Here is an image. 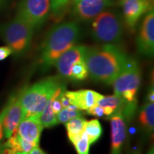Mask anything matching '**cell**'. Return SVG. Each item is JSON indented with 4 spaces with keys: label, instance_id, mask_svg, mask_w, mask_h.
Masks as SVG:
<instances>
[{
    "label": "cell",
    "instance_id": "12",
    "mask_svg": "<svg viewBox=\"0 0 154 154\" xmlns=\"http://www.w3.org/2000/svg\"><path fill=\"white\" fill-rule=\"evenodd\" d=\"M74 13L80 20L93 19L113 5L111 0H79L74 2Z\"/></svg>",
    "mask_w": 154,
    "mask_h": 154
},
{
    "label": "cell",
    "instance_id": "20",
    "mask_svg": "<svg viewBox=\"0 0 154 154\" xmlns=\"http://www.w3.org/2000/svg\"><path fill=\"white\" fill-rule=\"evenodd\" d=\"M84 132L87 135L90 144H92L99 139L103 133V129L98 119H92L89 121H86Z\"/></svg>",
    "mask_w": 154,
    "mask_h": 154
},
{
    "label": "cell",
    "instance_id": "1",
    "mask_svg": "<svg viewBox=\"0 0 154 154\" xmlns=\"http://www.w3.org/2000/svg\"><path fill=\"white\" fill-rule=\"evenodd\" d=\"M129 57L116 44H106L101 47H88L85 62L92 79L112 84Z\"/></svg>",
    "mask_w": 154,
    "mask_h": 154
},
{
    "label": "cell",
    "instance_id": "25",
    "mask_svg": "<svg viewBox=\"0 0 154 154\" xmlns=\"http://www.w3.org/2000/svg\"><path fill=\"white\" fill-rule=\"evenodd\" d=\"M78 154H88L89 153L90 142L85 132H83L82 136L73 144Z\"/></svg>",
    "mask_w": 154,
    "mask_h": 154
},
{
    "label": "cell",
    "instance_id": "26",
    "mask_svg": "<svg viewBox=\"0 0 154 154\" xmlns=\"http://www.w3.org/2000/svg\"><path fill=\"white\" fill-rule=\"evenodd\" d=\"M86 112L88 115L94 116L96 117H103V116H105L103 108L99 106L98 104H95L90 109H88V110H86Z\"/></svg>",
    "mask_w": 154,
    "mask_h": 154
},
{
    "label": "cell",
    "instance_id": "9",
    "mask_svg": "<svg viewBox=\"0 0 154 154\" xmlns=\"http://www.w3.org/2000/svg\"><path fill=\"white\" fill-rule=\"evenodd\" d=\"M138 52L147 57L154 54V12L153 9L146 13L140 24L136 38Z\"/></svg>",
    "mask_w": 154,
    "mask_h": 154
},
{
    "label": "cell",
    "instance_id": "4",
    "mask_svg": "<svg viewBox=\"0 0 154 154\" xmlns=\"http://www.w3.org/2000/svg\"><path fill=\"white\" fill-rule=\"evenodd\" d=\"M63 85V79L59 76H49L24 88L19 93L22 119L41 114L54 92Z\"/></svg>",
    "mask_w": 154,
    "mask_h": 154
},
{
    "label": "cell",
    "instance_id": "22",
    "mask_svg": "<svg viewBox=\"0 0 154 154\" xmlns=\"http://www.w3.org/2000/svg\"><path fill=\"white\" fill-rule=\"evenodd\" d=\"M88 76V68L85 61H78L73 65L71 69L70 80L81 82L85 80Z\"/></svg>",
    "mask_w": 154,
    "mask_h": 154
},
{
    "label": "cell",
    "instance_id": "32",
    "mask_svg": "<svg viewBox=\"0 0 154 154\" xmlns=\"http://www.w3.org/2000/svg\"><path fill=\"white\" fill-rule=\"evenodd\" d=\"M128 154H141V153H140V151L139 149H136L133 150L131 151H129Z\"/></svg>",
    "mask_w": 154,
    "mask_h": 154
},
{
    "label": "cell",
    "instance_id": "6",
    "mask_svg": "<svg viewBox=\"0 0 154 154\" xmlns=\"http://www.w3.org/2000/svg\"><path fill=\"white\" fill-rule=\"evenodd\" d=\"M91 36L95 41L101 43L118 44L123 36L121 19L114 13L102 11L92 23Z\"/></svg>",
    "mask_w": 154,
    "mask_h": 154
},
{
    "label": "cell",
    "instance_id": "30",
    "mask_svg": "<svg viewBox=\"0 0 154 154\" xmlns=\"http://www.w3.org/2000/svg\"><path fill=\"white\" fill-rule=\"evenodd\" d=\"M29 154H47V153H46L44 151H42V150L40 149L38 146H36V147H34V149L29 152Z\"/></svg>",
    "mask_w": 154,
    "mask_h": 154
},
{
    "label": "cell",
    "instance_id": "27",
    "mask_svg": "<svg viewBox=\"0 0 154 154\" xmlns=\"http://www.w3.org/2000/svg\"><path fill=\"white\" fill-rule=\"evenodd\" d=\"M9 106V101H7V103H6V105L5 106V107L3 108V109L2 110L1 112H0V143L2 140L3 138L5 137L4 136V131H3V120H4V117L6 114V112H7V109H8Z\"/></svg>",
    "mask_w": 154,
    "mask_h": 154
},
{
    "label": "cell",
    "instance_id": "14",
    "mask_svg": "<svg viewBox=\"0 0 154 154\" xmlns=\"http://www.w3.org/2000/svg\"><path fill=\"white\" fill-rule=\"evenodd\" d=\"M43 128L39 120V116H32L21 120L17 132L22 138L38 146Z\"/></svg>",
    "mask_w": 154,
    "mask_h": 154
},
{
    "label": "cell",
    "instance_id": "17",
    "mask_svg": "<svg viewBox=\"0 0 154 154\" xmlns=\"http://www.w3.org/2000/svg\"><path fill=\"white\" fill-rule=\"evenodd\" d=\"M3 145L10 150L12 154H29L34 147L38 146L36 144L22 138L17 132L7 138Z\"/></svg>",
    "mask_w": 154,
    "mask_h": 154
},
{
    "label": "cell",
    "instance_id": "23",
    "mask_svg": "<svg viewBox=\"0 0 154 154\" xmlns=\"http://www.w3.org/2000/svg\"><path fill=\"white\" fill-rule=\"evenodd\" d=\"M70 0H51L50 12L57 21L61 20L66 11Z\"/></svg>",
    "mask_w": 154,
    "mask_h": 154
},
{
    "label": "cell",
    "instance_id": "24",
    "mask_svg": "<svg viewBox=\"0 0 154 154\" xmlns=\"http://www.w3.org/2000/svg\"><path fill=\"white\" fill-rule=\"evenodd\" d=\"M82 113L80 110L77 109L74 106L70 105L68 107L62 109L59 113L56 115L58 124H65L71 119L76 117L82 116Z\"/></svg>",
    "mask_w": 154,
    "mask_h": 154
},
{
    "label": "cell",
    "instance_id": "31",
    "mask_svg": "<svg viewBox=\"0 0 154 154\" xmlns=\"http://www.w3.org/2000/svg\"><path fill=\"white\" fill-rule=\"evenodd\" d=\"M0 154H12L10 150L5 147L3 144L0 143Z\"/></svg>",
    "mask_w": 154,
    "mask_h": 154
},
{
    "label": "cell",
    "instance_id": "7",
    "mask_svg": "<svg viewBox=\"0 0 154 154\" xmlns=\"http://www.w3.org/2000/svg\"><path fill=\"white\" fill-rule=\"evenodd\" d=\"M51 0H22L17 16L24 19L34 29L42 26L50 14Z\"/></svg>",
    "mask_w": 154,
    "mask_h": 154
},
{
    "label": "cell",
    "instance_id": "29",
    "mask_svg": "<svg viewBox=\"0 0 154 154\" xmlns=\"http://www.w3.org/2000/svg\"><path fill=\"white\" fill-rule=\"evenodd\" d=\"M147 102H150V103H153L154 102V91H153V86H151L149 88V91H148L147 96Z\"/></svg>",
    "mask_w": 154,
    "mask_h": 154
},
{
    "label": "cell",
    "instance_id": "19",
    "mask_svg": "<svg viewBox=\"0 0 154 154\" xmlns=\"http://www.w3.org/2000/svg\"><path fill=\"white\" fill-rule=\"evenodd\" d=\"M86 120L82 116L74 118L65 123L67 136L71 143L74 144L84 131Z\"/></svg>",
    "mask_w": 154,
    "mask_h": 154
},
{
    "label": "cell",
    "instance_id": "11",
    "mask_svg": "<svg viewBox=\"0 0 154 154\" xmlns=\"http://www.w3.org/2000/svg\"><path fill=\"white\" fill-rule=\"evenodd\" d=\"M9 106L3 120V131L5 138H9L17 132L22 119V107L19 94H14L9 99Z\"/></svg>",
    "mask_w": 154,
    "mask_h": 154
},
{
    "label": "cell",
    "instance_id": "34",
    "mask_svg": "<svg viewBox=\"0 0 154 154\" xmlns=\"http://www.w3.org/2000/svg\"><path fill=\"white\" fill-rule=\"evenodd\" d=\"M77 1H79V0H74V2H77Z\"/></svg>",
    "mask_w": 154,
    "mask_h": 154
},
{
    "label": "cell",
    "instance_id": "2",
    "mask_svg": "<svg viewBox=\"0 0 154 154\" xmlns=\"http://www.w3.org/2000/svg\"><path fill=\"white\" fill-rule=\"evenodd\" d=\"M81 36V28L76 22L55 25L50 29L42 44L41 63L43 71L54 66L63 52L74 47Z\"/></svg>",
    "mask_w": 154,
    "mask_h": 154
},
{
    "label": "cell",
    "instance_id": "21",
    "mask_svg": "<svg viewBox=\"0 0 154 154\" xmlns=\"http://www.w3.org/2000/svg\"><path fill=\"white\" fill-rule=\"evenodd\" d=\"M40 122L44 128H51L58 124L56 114L53 112L51 106V99L39 115Z\"/></svg>",
    "mask_w": 154,
    "mask_h": 154
},
{
    "label": "cell",
    "instance_id": "15",
    "mask_svg": "<svg viewBox=\"0 0 154 154\" xmlns=\"http://www.w3.org/2000/svg\"><path fill=\"white\" fill-rule=\"evenodd\" d=\"M65 95L70 105L74 106L80 111H86L97 103L103 95L93 90H79L76 91H65Z\"/></svg>",
    "mask_w": 154,
    "mask_h": 154
},
{
    "label": "cell",
    "instance_id": "5",
    "mask_svg": "<svg viewBox=\"0 0 154 154\" xmlns=\"http://www.w3.org/2000/svg\"><path fill=\"white\" fill-rule=\"evenodd\" d=\"M34 29L27 22L17 16L7 24L0 26V37L16 56L26 53L30 47Z\"/></svg>",
    "mask_w": 154,
    "mask_h": 154
},
{
    "label": "cell",
    "instance_id": "3",
    "mask_svg": "<svg viewBox=\"0 0 154 154\" xmlns=\"http://www.w3.org/2000/svg\"><path fill=\"white\" fill-rule=\"evenodd\" d=\"M140 84L139 64L136 59L128 57L119 76L113 82L114 94L125 101L122 114L126 122L134 118L137 109V93Z\"/></svg>",
    "mask_w": 154,
    "mask_h": 154
},
{
    "label": "cell",
    "instance_id": "10",
    "mask_svg": "<svg viewBox=\"0 0 154 154\" xmlns=\"http://www.w3.org/2000/svg\"><path fill=\"white\" fill-rule=\"evenodd\" d=\"M87 48L84 45H74L58 58L54 66L61 78L70 79L72 66L78 61H85Z\"/></svg>",
    "mask_w": 154,
    "mask_h": 154
},
{
    "label": "cell",
    "instance_id": "16",
    "mask_svg": "<svg viewBox=\"0 0 154 154\" xmlns=\"http://www.w3.org/2000/svg\"><path fill=\"white\" fill-rule=\"evenodd\" d=\"M96 104L103 108L105 116L109 119L116 113H122L125 101L119 96L113 94L112 96H103Z\"/></svg>",
    "mask_w": 154,
    "mask_h": 154
},
{
    "label": "cell",
    "instance_id": "28",
    "mask_svg": "<svg viewBox=\"0 0 154 154\" xmlns=\"http://www.w3.org/2000/svg\"><path fill=\"white\" fill-rule=\"evenodd\" d=\"M11 54H12V51L8 46L0 47V61L5 60Z\"/></svg>",
    "mask_w": 154,
    "mask_h": 154
},
{
    "label": "cell",
    "instance_id": "35",
    "mask_svg": "<svg viewBox=\"0 0 154 154\" xmlns=\"http://www.w3.org/2000/svg\"><path fill=\"white\" fill-rule=\"evenodd\" d=\"M2 1H3V0H0V3H1Z\"/></svg>",
    "mask_w": 154,
    "mask_h": 154
},
{
    "label": "cell",
    "instance_id": "18",
    "mask_svg": "<svg viewBox=\"0 0 154 154\" xmlns=\"http://www.w3.org/2000/svg\"><path fill=\"white\" fill-rule=\"evenodd\" d=\"M140 126L146 134H152L154 129V103L146 102L139 112Z\"/></svg>",
    "mask_w": 154,
    "mask_h": 154
},
{
    "label": "cell",
    "instance_id": "8",
    "mask_svg": "<svg viewBox=\"0 0 154 154\" xmlns=\"http://www.w3.org/2000/svg\"><path fill=\"white\" fill-rule=\"evenodd\" d=\"M153 0H121L123 16L128 29L134 32L140 19L153 9Z\"/></svg>",
    "mask_w": 154,
    "mask_h": 154
},
{
    "label": "cell",
    "instance_id": "33",
    "mask_svg": "<svg viewBox=\"0 0 154 154\" xmlns=\"http://www.w3.org/2000/svg\"><path fill=\"white\" fill-rule=\"evenodd\" d=\"M147 154H154V151H153V147L152 146V147L150 149V150L149 151V152H148Z\"/></svg>",
    "mask_w": 154,
    "mask_h": 154
},
{
    "label": "cell",
    "instance_id": "13",
    "mask_svg": "<svg viewBox=\"0 0 154 154\" xmlns=\"http://www.w3.org/2000/svg\"><path fill=\"white\" fill-rule=\"evenodd\" d=\"M111 147L110 154H121L126 138L127 123L121 113L110 117Z\"/></svg>",
    "mask_w": 154,
    "mask_h": 154
}]
</instances>
